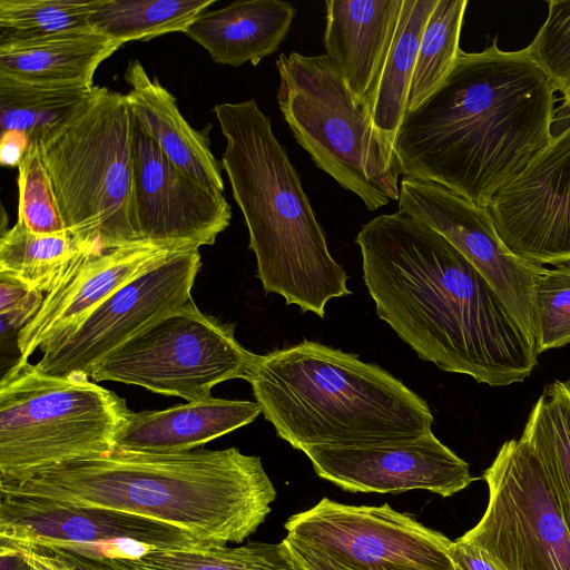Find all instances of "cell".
Instances as JSON below:
<instances>
[{"label":"cell","instance_id":"1","mask_svg":"<svg viewBox=\"0 0 570 570\" xmlns=\"http://www.w3.org/2000/svg\"><path fill=\"white\" fill-rule=\"evenodd\" d=\"M377 316L440 370L500 387L525 381L533 344L494 288L440 233L397 210L355 237Z\"/></svg>","mask_w":570,"mask_h":570},{"label":"cell","instance_id":"2","mask_svg":"<svg viewBox=\"0 0 570 570\" xmlns=\"http://www.w3.org/2000/svg\"><path fill=\"white\" fill-rule=\"evenodd\" d=\"M554 91L527 48L461 50L442 85L404 115L394 139L401 175L485 207L551 145Z\"/></svg>","mask_w":570,"mask_h":570},{"label":"cell","instance_id":"3","mask_svg":"<svg viewBox=\"0 0 570 570\" xmlns=\"http://www.w3.org/2000/svg\"><path fill=\"white\" fill-rule=\"evenodd\" d=\"M0 493L120 510L216 544L242 543L265 521L276 498L261 458L237 448L179 453L114 449L0 484Z\"/></svg>","mask_w":570,"mask_h":570},{"label":"cell","instance_id":"4","mask_svg":"<svg viewBox=\"0 0 570 570\" xmlns=\"http://www.w3.org/2000/svg\"><path fill=\"white\" fill-rule=\"evenodd\" d=\"M226 139L223 168L243 213L257 276L266 293L325 316L332 298L351 294L323 228L271 119L255 99L213 109Z\"/></svg>","mask_w":570,"mask_h":570},{"label":"cell","instance_id":"5","mask_svg":"<svg viewBox=\"0 0 570 570\" xmlns=\"http://www.w3.org/2000/svg\"><path fill=\"white\" fill-rule=\"evenodd\" d=\"M246 381L264 417L294 449L416 439L428 403L381 366L304 340L256 355Z\"/></svg>","mask_w":570,"mask_h":570},{"label":"cell","instance_id":"6","mask_svg":"<svg viewBox=\"0 0 570 570\" xmlns=\"http://www.w3.org/2000/svg\"><path fill=\"white\" fill-rule=\"evenodd\" d=\"M131 132L126 95L96 86L72 116L36 137L66 230L101 249L140 243L132 214Z\"/></svg>","mask_w":570,"mask_h":570},{"label":"cell","instance_id":"7","mask_svg":"<svg viewBox=\"0 0 570 570\" xmlns=\"http://www.w3.org/2000/svg\"><path fill=\"white\" fill-rule=\"evenodd\" d=\"M131 412L89 376L51 375L19 357L0 382V484L112 451Z\"/></svg>","mask_w":570,"mask_h":570},{"label":"cell","instance_id":"8","mask_svg":"<svg viewBox=\"0 0 570 570\" xmlns=\"http://www.w3.org/2000/svg\"><path fill=\"white\" fill-rule=\"evenodd\" d=\"M279 110L314 164L368 210L399 200L401 175L393 141L347 88L325 55L281 53Z\"/></svg>","mask_w":570,"mask_h":570},{"label":"cell","instance_id":"9","mask_svg":"<svg viewBox=\"0 0 570 570\" xmlns=\"http://www.w3.org/2000/svg\"><path fill=\"white\" fill-rule=\"evenodd\" d=\"M234 328L204 314L191 298L101 360L90 379L205 401L222 382L246 381L254 364L257 354L237 342Z\"/></svg>","mask_w":570,"mask_h":570},{"label":"cell","instance_id":"10","mask_svg":"<svg viewBox=\"0 0 570 570\" xmlns=\"http://www.w3.org/2000/svg\"><path fill=\"white\" fill-rule=\"evenodd\" d=\"M489 500L461 539L503 570H570V532L544 470L520 439L505 441L484 471Z\"/></svg>","mask_w":570,"mask_h":570},{"label":"cell","instance_id":"11","mask_svg":"<svg viewBox=\"0 0 570 570\" xmlns=\"http://www.w3.org/2000/svg\"><path fill=\"white\" fill-rule=\"evenodd\" d=\"M284 527L288 540L350 570H456L450 553L453 541L387 503L348 505L323 498L289 517Z\"/></svg>","mask_w":570,"mask_h":570},{"label":"cell","instance_id":"12","mask_svg":"<svg viewBox=\"0 0 570 570\" xmlns=\"http://www.w3.org/2000/svg\"><path fill=\"white\" fill-rule=\"evenodd\" d=\"M0 540L111 559L216 544L184 529L120 510L2 493Z\"/></svg>","mask_w":570,"mask_h":570},{"label":"cell","instance_id":"13","mask_svg":"<svg viewBox=\"0 0 570 570\" xmlns=\"http://www.w3.org/2000/svg\"><path fill=\"white\" fill-rule=\"evenodd\" d=\"M200 266L199 248L176 252L120 287L70 335L42 348L37 366L51 375L90 377L111 352L191 299Z\"/></svg>","mask_w":570,"mask_h":570},{"label":"cell","instance_id":"14","mask_svg":"<svg viewBox=\"0 0 570 570\" xmlns=\"http://www.w3.org/2000/svg\"><path fill=\"white\" fill-rule=\"evenodd\" d=\"M397 202L399 210L444 236L481 273L534 346L533 289L544 267L504 245L484 206L436 183L403 177Z\"/></svg>","mask_w":570,"mask_h":570},{"label":"cell","instance_id":"15","mask_svg":"<svg viewBox=\"0 0 570 570\" xmlns=\"http://www.w3.org/2000/svg\"><path fill=\"white\" fill-rule=\"evenodd\" d=\"M131 161L138 242L199 248L215 244L229 226L232 209L223 193L199 184L175 166L134 117Z\"/></svg>","mask_w":570,"mask_h":570},{"label":"cell","instance_id":"16","mask_svg":"<svg viewBox=\"0 0 570 570\" xmlns=\"http://www.w3.org/2000/svg\"><path fill=\"white\" fill-rule=\"evenodd\" d=\"M485 208L499 237L518 257L541 266L570 263V119Z\"/></svg>","mask_w":570,"mask_h":570},{"label":"cell","instance_id":"17","mask_svg":"<svg viewBox=\"0 0 570 570\" xmlns=\"http://www.w3.org/2000/svg\"><path fill=\"white\" fill-rule=\"evenodd\" d=\"M303 452L320 478L350 492L428 490L446 498L475 480L469 464L432 431L411 440L315 445Z\"/></svg>","mask_w":570,"mask_h":570},{"label":"cell","instance_id":"18","mask_svg":"<svg viewBox=\"0 0 570 570\" xmlns=\"http://www.w3.org/2000/svg\"><path fill=\"white\" fill-rule=\"evenodd\" d=\"M183 249L153 243L111 249L83 246L45 295L36 315L18 332L20 357L29 360L37 348L67 337L120 287Z\"/></svg>","mask_w":570,"mask_h":570},{"label":"cell","instance_id":"19","mask_svg":"<svg viewBox=\"0 0 570 570\" xmlns=\"http://www.w3.org/2000/svg\"><path fill=\"white\" fill-rule=\"evenodd\" d=\"M403 0H327L325 56L367 109L396 32Z\"/></svg>","mask_w":570,"mask_h":570},{"label":"cell","instance_id":"20","mask_svg":"<svg viewBox=\"0 0 570 570\" xmlns=\"http://www.w3.org/2000/svg\"><path fill=\"white\" fill-rule=\"evenodd\" d=\"M261 413L257 402L213 396L166 410L131 412L115 449L141 453L187 452L252 423Z\"/></svg>","mask_w":570,"mask_h":570},{"label":"cell","instance_id":"21","mask_svg":"<svg viewBox=\"0 0 570 570\" xmlns=\"http://www.w3.org/2000/svg\"><path fill=\"white\" fill-rule=\"evenodd\" d=\"M124 78L132 117L164 155L199 184L224 191L220 166L210 150L207 130H196L181 115L176 98L137 59H130Z\"/></svg>","mask_w":570,"mask_h":570},{"label":"cell","instance_id":"22","mask_svg":"<svg viewBox=\"0 0 570 570\" xmlns=\"http://www.w3.org/2000/svg\"><path fill=\"white\" fill-rule=\"evenodd\" d=\"M296 9L282 0H244L206 10L183 32L220 65L256 66L278 50Z\"/></svg>","mask_w":570,"mask_h":570},{"label":"cell","instance_id":"23","mask_svg":"<svg viewBox=\"0 0 570 570\" xmlns=\"http://www.w3.org/2000/svg\"><path fill=\"white\" fill-rule=\"evenodd\" d=\"M122 43L91 27L0 45V75L28 82L94 86L98 67Z\"/></svg>","mask_w":570,"mask_h":570},{"label":"cell","instance_id":"24","mask_svg":"<svg viewBox=\"0 0 570 570\" xmlns=\"http://www.w3.org/2000/svg\"><path fill=\"white\" fill-rule=\"evenodd\" d=\"M439 0H403L394 40L368 106L375 127L393 144L406 112L420 41Z\"/></svg>","mask_w":570,"mask_h":570},{"label":"cell","instance_id":"25","mask_svg":"<svg viewBox=\"0 0 570 570\" xmlns=\"http://www.w3.org/2000/svg\"><path fill=\"white\" fill-rule=\"evenodd\" d=\"M520 440L540 461L570 532V376L544 386Z\"/></svg>","mask_w":570,"mask_h":570},{"label":"cell","instance_id":"26","mask_svg":"<svg viewBox=\"0 0 570 570\" xmlns=\"http://www.w3.org/2000/svg\"><path fill=\"white\" fill-rule=\"evenodd\" d=\"M96 86L28 82L0 75L1 132L14 130L30 139L72 116Z\"/></svg>","mask_w":570,"mask_h":570},{"label":"cell","instance_id":"27","mask_svg":"<svg viewBox=\"0 0 570 570\" xmlns=\"http://www.w3.org/2000/svg\"><path fill=\"white\" fill-rule=\"evenodd\" d=\"M216 0H102L89 26L125 45L170 32H184Z\"/></svg>","mask_w":570,"mask_h":570},{"label":"cell","instance_id":"28","mask_svg":"<svg viewBox=\"0 0 570 570\" xmlns=\"http://www.w3.org/2000/svg\"><path fill=\"white\" fill-rule=\"evenodd\" d=\"M126 560L137 570H305L286 538L278 543L249 542L234 548L153 550Z\"/></svg>","mask_w":570,"mask_h":570},{"label":"cell","instance_id":"29","mask_svg":"<svg viewBox=\"0 0 570 570\" xmlns=\"http://www.w3.org/2000/svg\"><path fill=\"white\" fill-rule=\"evenodd\" d=\"M88 244L91 243L82 242L68 232L36 234L17 220L0 238V273L47 294L71 258Z\"/></svg>","mask_w":570,"mask_h":570},{"label":"cell","instance_id":"30","mask_svg":"<svg viewBox=\"0 0 570 570\" xmlns=\"http://www.w3.org/2000/svg\"><path fill=\"white\" fill-rule=\"evenodd\" d=\"M468 0H439L423 31L410 86L406 112L417 108L445 80L460 49Z\"/></svg>","mask_w":570,"mask_h":570},{"label":"cell","instance_id":"31","mask_svg":"<svg viewBox=\"0 0 570 570\" xmlns=\"http://www.w3.org/2000/svg\"><path fill=\"white\" fill-rule=\"evenodd\" d=\"M102 0H0V45L88 28Z\"/></svg>","mask_w":570,"mask_h":570},{"label":"cell","instance_id":"32","mask_svg":"<svg viewBox=\"0 0 570 570\" xmlns=\"http://www.w3.org/2000/svg\"><path fill=\"white\" fill-rule=\"evenodd\" d=\"M18 219L36 234L65 233L66 227L37 138L18 165Z\"/></svg>","mask_w":570,"mask_h":570},{"label":"cell","instance_id":"33","mask_svg":"<svg viewBox=\"0 0 570 570\" xmlns=\"http://www.w3.org/2000/svg\"><path fill=\"white\" fill-rule=\"evenodd\" d=\"M534 348L539 355L570 343V266L543 268L533 289Z\"/></svg>","mask_w":570,"mask_h":570},{"label":"cell","instance_id":"34","mask_svg":"<svg viewBox=\"0 0 570 570\" xmlns=\"http://www.w3.org/2000/svg\"><path fill=\"white\" fill-rule=\"evenodd\" d=\"M527 50L563 95L570 86V0L548 1L546 21Z\"/></svg>","mask_w":570,"mask_h":570},{"label":"cell","instance_id":"35","mask_svg":"<svg viewBox=\"0 0 570 570\" xmlns=\"http://www.w3.org/2000/svg\"><path fill=\"white\" fill-rule=\"evenodd\" d=\"M43 298V293L31 289L18 278L0 273L2 337L7 332H19L36 315Z\"/></svg>","mask_w":570,"mask_h":570},{"label":"cell","instance_id":"36","mask_svg":"<svg viewBox=\"0 0 570 570\" xmlns=\"http://www.w3.org/2000/svg\"><path fill=\"white\" fill-rule=\"evenodd\" d=\"M43 548L49 550L65 570H137L126 559L92 558L69 550Z\"/></svg>","mask_w":570,"mask_h":570},{"label":"cell","instance_id":"37","mask_svg":"<svg viewBox=\"0 0 570 570\" xmlns=\"http://www.w3.org/2000/svg\"><path fill=\"white\" fill-rule=\"evenodd\" d=\"M456 570H503L480 548L456 539L450 550Z\"/></svg>","mask_w":570,"mask_h":570},{"label":"cell","instance_id":"38","mask_svg":"<svg viewBox=\"0 0 570 570\" xmlns=\"http://www.w3.org/2000/svg\"><path fill=\"white\" fill-rule=\"evenodd\" d=\"M30 145V138L20 131L1 132L0 161L3 166L18 167Z\"/></svg>","mask_w":570,"mask_h":570},{"label":"cell","instance_id":"39","mask_svg":"<svg viewBox=\"0 0 570 570\" xmlns=\"http://www.w3.org/2000/svg\"><path fill=\"white\" fill-rule=\"evenodd\" d=\"M289 542L293 552L305 570H350L338 562L292 540Z\"/></svg>","mask_w":570,"mask_h":570},{"label":"cell","instance_id":"40","mask_svg":"<svg viewBox=\"0 0 570 570\" xmlns=\"http://www.w3.org/2000/svg\"><path fill=\"white\" fill-rule=\"evenodd\" d=\"M0 570H36L23 551L0 540Z\"/></svg>","mask_w":570,"mask_h":570},{"label":"cell","instance_id":"41","mask_svg":"<svg viewBox=\"0 0 570 570\" xmlns=\"http://www.w3.org/2000/svg\"><path fill=\"white\" fill-rule=\"evenodd\" d=\"M6 542V541H4ZM16 546V544H13ZM36 570H65L48 549L38 546H17Z\"/></svg>","mask_w":570,"mask_h":570},{"label":"cell","instance_id":"42","mask_svg":"<svg viewBox=\"0 0 570 570\" xmlns=\"http://www.w3.org/2000/svg\"><path fill=\"white\" fill-rule=\"evenodd\" d=\"M563 107H564V109L567 111L568 119H570V100H564Z\"/></svg>","mask_w":570,"mask_h":570},{"label":"cell","instance_id":"43","mask_svg":"<svg viewBox=\"0 0 570 570\" xmlns=\"http://www.w3.org/2000/svg\"><path fill=\"white\" fill-rule=\"evenodd\" d=\"M382 570H415V569H407V568H400V567H390Z\"/></svg>","mask_w":570,"mask_h":570},{"label":"cell","instance_id":"44","mask_svg":"<svg viewBox=\"0 0 570 570\" xmlns=\"http://www.w3.org/2000/svg\"><path fill=\"white\" fill-rule=\"evenodd\" d=\"M563 100H570V86H569V88L566 90V92L563 94Z\"/></svg>","mask_w":570,"mask_h":570}]
</instances>
